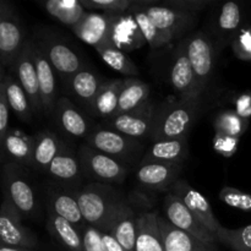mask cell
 <instances>
[{
    "mask_svg": "<svg viewBox=\"0 0 251 251\" xmlns=\"http://www.w3.org/2000/svg\"><path fill=\"white\" fill-rule=\"evenodd\" d=\"M199 109V98H180L172 104H166L156 113L151 137L154 142L163 140L184 139L188 136L196 119Z\"/></svg>",
    "mask_w": 251,
    "mask_h": 251,
    "instance_id": "6da1fadb",
    "label": "cell"
},
{
    "mask_svg": "<svg viewBox=\"0 0 251 251\" xmlns=\"http://www.w3.org/2000/svg\"><path fill=\"white\" fill-rule=\"evenodd\" d=\"M77 201L86 223L104 232L108 221L123 200L107 185L90 184L81 189Z\"/></svg>",
    "mask_w": 251,
    "mask_h": 251,
    "instance_id": "7a4b0ae2",
    "label": "cell"
},
{
    "mask_svg": "<svg viewBox=\"0 0 251 251\" xmlns=\"http://www.w3.org/2000/svg\"><path fill=\"white\" fill-rule=\"evenodd\" d=\"M24 28L15 16L11 5L2 0L0 2V59L2 68H12L25 43Z\"/></svg>",
    "mask_w": 251,
    "mask_h": 251,
    "instance_id": "3957f363",
    "label": "cell"
},
{
    "mask_svg": "<svg viewBox=\"0 0 251 251\" xmlns=\"http://www.w3.org/2000/svg\"><path fill=\"white\" fill-rule=\"evenodd\" d=\"M4 188L6 198L22 216L32 217L37 211V199L33 188L19 166L11 163L4 168Z\"/></svg>",
    "mask_w": 251,
    "mask_h": 251,
    "instance_id": "277c9868",
    "label": "cell"
},
{
    "mask_svg": "<svg viewBox=\"0 0 251 251\" xmlns=\"http://www.w3.org/2000/svg\"><path fill=\"white\" fill-rule=\"evenodd\" d=\"M22 215L7 199L0 208V242L10 247L32 249L37 247L38 239L32 230L22 225Z\"/></svg>",
    "mask_w": 251,
    "mask_h": 251,
    "instance_id": "5b68a950",
    "label": "cell"
},
{
    "mask_svg": "<svg viewBox=\"0 0 251 251\" xmlns=\"http://www.w3.org/2000/svg\"><path fill=\"white\" fill-rule=\"evenodd\" d=\"M80 163L87 176L109 183H123L126 176V168L117 158L102 153L90 146L80 151Z\"/></svg>",
    "mask_w": 251,
    "mask_h": 251,
    "instance_id": "8992f818",
    "label": "cell"
},
{
    "mask_svg": "<svg viewBox=\"0 0 251 251\" xmlns=\"http://www.w3.org/2000/svg\"><path fill=\"white\" fill-rule=\"evenodd\" d=\"M163 207L167 220L174 227L194 235V237L205 243H210V244H217L218 243L216 235L212 234L207 228L203 227L200 221L186 207L185 203L173 193L167 194V196L164 198Z\"/></svg>",
    "mask_w": 251,
    "mask_h": 251,
    "instance_id": "52a82bcc",
    "label": "cell"
},
{
    "mask_svg": "<svg viewBox=\"0 0 251 251\" xmlns=\"http://www.w3.org/2000/svg\"><path fill=\"white\" fill-rule=\"evenodd\" d=\"M33 47V42L27 39L21 53L17 56L16 61L12 66V70L15 71L17 80L21 83L22 88L28 97L32 110L33 113L38 114V113L43 112V105H42L41 91H39L38 75H37L36 65H34Z\"/></svg>",
    "mask_w": 251,
    "mask_h": 251,
    "instance_id": "ba28073f",
    "label": "cell"
},
{
    "mask_svg": "<svg viewBox=\"0 0 251 251\" xmlns=\"http://www.w3.org/2000/svg\"><path fill=\"white\" fill-rule=\"evenodd\" d=\"M156 113V108L147 102L137 109L110 118L108 119V124L114 131L120 132L131 139H137L145 135H151Z\"/></svg>",
    "mask_w": 251,
    "mask_h": 251,
    "instance_id": "9c48e42d",
    "label": "cell"
},
{
    "mask_svg": "<svg viewBox=\"0 0 251 251\" xmlns=\"http://www.w3.org/2000/svg\"><path fill=\"white\" fill-rule=\"evenodd\" d=\"M171 189L172 193L178 196L185 203L186 207L200 221L201 225L207 228L212 234L216 235V233L222 227V225L218 222L207 199L202 194L199 193L198 190L191 188L188 181L183 180V179H178Z\"/></svg>",
    "mask_w": 251,
    "mask_h": 251,
    "instance_id": "30bf717a",
    "label": "cell"
},
{
    "mask_svg": "<svg viewBox=\"0 0 251 251\" xmlns=\"http://www.w3.org/2000/svg\"><path fill=\"white\" fill-rule=\"evenodd\" d=\"M185 51L203 92L210 82L215 64V49L212 43L205 34L198 33L188 42Z\"/></svg>",
    "mask_w": 251,
    "mask_h": 251,
    "instance_id": "8fae6325",
    "label": "cell"
},
{
    "mask_svg": "<svg viewBox=\"0 0 251 251\" xmlns=\"http://www.w3.org/2000/svg\"><path fill=\"white\" fill-rule=\"evenodd\" d=\"M115 16L87 11L80 24L73 29L75 36L85 43L98 48L112 43V27Z\"/></svg>",
    "mask_w": 251,
    "mask_h": 251,
    "instance_id": "7c38bea8",
    "label": "cell"
},
{
    "mask_svg": "<svg viewBox=\"0 0 251 251\" xmlns=\"http://www.w3.org/2000/svg\"><path fill=\"white\" fill-rule=\"evenodd\" d=\"M90 147L113 158H126L140 147L136 139L114 131L112 129H97L88 136Z\"/></svg>",
    "mask_w": 251,
    "mask_h": 251,
    "instance_id": "4fadbf2b",
    "label": "cell"
},
{
    "mask_svg": "<svg viewBox=\"0 0 251 251\" xmlns=\"http://www.w3.org/2000/svg\"><path fill=\"white\" fill-rule=\"evenodd\" d=\"M171 83L173 90L184 100L200 98L202 93L185 49L180 48L174 58L171 70Z\"/></svg>",
    "mask_w": 251,
    "mask_h": 251,
    "instance_id": "5bb4252c",
    "label": "cell"
},
{
    "mask_svg": "<svg viewBox=\"0 0 251 251\" xmlns=\"http://www.w3.org/2000/svg\"><path fill=\"white\" fill-rule=\"evenodd\" d=\"M112 234L127 251H135L137 235V217L124 201L119 203L105 226L104 232Z\"/></svg>",
    "mask_w": 251,
    "mask_h": 251,
    "instance_id": "9a60e30c",
    "label": "cell"
},
{
    "mask_svg": "<svg viewBox=\"0 0 251 251\" xmlns=\"http://www.w3.org/2000/svg\"><path fill=\"white\" fill-rule=\"evenodd\" d=\"M48 58L54 70L64 78H73L75 74L81 71V59L73 48L60 39H47L39 46Z\"/></svg>",
    "mask_w": 251,
    "mask_h": 251,
    "instance_id": "2e32d148",
    "label": "cell"
},
{
    "mask_svg": "<svg viewBox=\"0 0 251 251\" xmlns=\"http://www.w3.org/2000/svg\"><path fill=\"white\" fill-rule=\"evenodd\" d=\"M164 251H220L217 244H210L174 227L166 218L158 217Z\"/></svg>",
    "mask_w": 251,
    "mask_h": 251,
    "instance_id": "e0dca14e",
    "label": "cell"
},
{
    "mask_svg": "<svg viewBox=\"0 0 251 251\" xmlns=\"http://www.w3.org/2000/svg\"><path fill=\"white\" fill-rule=\"evenodd\" d=\"M33 59L34 65H36L37 75H38L39 91H41L43 112L47 115L54 114L55 113L56 102H58L54 69L51 66V64L49 63L48 58L43 53L41 47L37 46V44H34L33 47Z\"/></svg>",
    "mask_w": 251,
    "mask_h": 251,
    "instance_id": "ac0fdd59",
    "label": "cell"
},
{
    "mask_svg": "<svg viewBox=\"0 0 251 251\" xmlns=\"http://www.w3.org/2000/svg\"><path fill=\"white\" fill-rule=\"evenodd\" d=\"M144 10L152 20V22L158 27V29H161L171 38H174L178 34L185 32L195 22L194 15L184 14V12L176 11L171 7L161 6V5H151V6L144 7Z\"/></svg>",
    "mask_w": 251,
    "mask_h": 251,
    "instance_id": "d6986e66",
    "label": "cell"
},
{
    "mask_svg": "<svg viewBox=\"0 0 251 251\" xmlns=\"http://www.w3.org/2000/svg\"><path fill=\"white\" fill-rule=\"evenodd\" d=\"M181 164L145 163L140 164L136 172V179L145 188L153 190H166L178 180Z\"/></svg>",
    "mask_w": 251,
    "mask_h": 251,
    "instance_id": "ffe728a7",
    "label": "cell"
},
{
    "mask_svg": "<svg viewBox=\"0 0 251 251\" xmlns=\"http://www.w3.org/2000/svg\"><path fill=\"white\" fill-rule=\"evenodd\" d=\"M112 44L123 51H131L146 43L134 15L115 16L112 27Z\"/></svg>",
    "mask_w": 251,
    "mask_h": 251,
    "instance_id": "44dd1931",
    "label": "cell"
},
{
    "mask_svg": "<svg viewBox=\"0 0 251 251\" xmlns=\"http://www.w3.org/2000/svg\"><path fill=\"white\" fill-rule=\"evenodd\" d=\"M188 157V137L176 140H163L152 145L142 159L145 163L181 164Z\"/></svg>",
    "mask_w": 251,
    "mask_h": 251,
    "instance_id": "7402d4cb",
    "label": "cell"
},
{
    "mask_svg": "<svg viewBox=\"0 0 251 251\" xmlns=\"http://www.w3.org/2000/svg\"><path fill=\"white\" fill-rule=\"evenodd\" d=\"M54 114L56 115L61 129L68 135L74 137H83L87 135L90 127L87 119L68 97L58 98Z\"/></svg>",
    "mask_w": 251,
    "mask_h": 251,
    "instance_id": "603a6c76",
    "label": "cell"
},
{
    "mask_svg": "<svg viewBox=\"0 0 251 251\" xmlns=\"http://www.w3.org/2000/svg\"><path fill=\"white\" fill-rule=\"evenodd\" d=\"M158 217L156 212L142 213L137 217L135 251H164Z\"/></svg>",
    "mask_w": 251,
    "mask_h": 251,
    "instance_id": "cb8c5ba5",
    "label": "cell"
},
{
    "mask_svg": "<svg viewBox=\"0 0 251 251\" xmlns=\"http://www.w3.org/2000/svg\"><path fill=\"white\" fill-rule=\"evenodd\" d=\"M47 228L68 251H85L82 234L78 232L77 228L50 210L47 216Z\"/></svg>",
    "mask_w": 251,
    "mask_h": 251,
    "instance_id": "d4e9b609",
    "label": "cell"
},
{
    "mask_svg": "<svg viewBox=\"0 0 251 251\" xmlns=\"http://www.w3.org/2000/svg\"><path fill=\"white\" fill-rule=\"evenodd\" d=\"M49 203H50V211L55 215L60 216L64 220L73 223L76 228H83L87 225L81 212L80 205H78L77 196H74L69 191L53 190L49 193Z\"/></svg>",
    "mask_w": 251,
    "mask_h": 251,
    "instance_id": "484cf974",
    "label": "cell"
},
{
    "mask_svg": "<svg viewBox=\"0 0 251 251\" xmlns=\"http://www.w3.org/2000/svg\"><path fill=\"white\" fill-rule=\"evenodd\" d=\"M65 149L59 137L50 131H43L34 139V153L32 166L41 172H48L51 162Z\"/></svg>",
    "mask_w": 251,
    "mask_h": 251,
    "instance_id": "4316f807",
    "label": "cell"
},
{
    "mask_svg": "<svg viewBox=\"0 0 251 251\" xmlns=\"http://www.w3.org/2000/svg\"><path fill=\"white\" fill-rule=\"evenodd\" d=\"M149 97L150 86L147 83L135 77L125 78L115 115L129 113L131 110L142 107L149 102Z\"/></svg>",
    "mask_w": 251,
    "mask_h": 251,
    "instance_id": "83f0119b",
    "label": "cell"
},
{
    "mask_svg": "<svg viewBox=\"0 0 251 251\" xmlns=\"http://www.w3.org/2000/svg\"><path fill=\"white\" fill-rule=\"evenodd\" d=\"M2 144V149L16 163L31 164L33 162L34 139L20 130L7 132Z\"/></svg>",
    "mask_w": 251,
    "mask_h": 251,
    "instance_id": "f1b7e54d",
    "label": "cell"
},
{
    "mask_svg": "<svg viewBox=\"0 0 251 251\" xmlns=\"http://www.w3.org/2000/svg\"><path fill=\"white\" fill-rule=\"evenodd\" d=\"M123 85H124V80H119V78L104 81L92 104L93 112L100 117L108 118V119L114 117L118 109V104H119Z\"/></svg>",
    "mask_w": 251,
    "mask_h": 251,
    "instance_id": "f546056e",
    "label": "cell"
},
{
    "mask_svg": "<svg viewBox=\"0 0 251 251\" xmlns=\"http://www.w3.org/2000/svg\"><path fill=\"white\" fill-rule=\"evenodd\" d=\"M1 81L5 85V91H6V97L9 100L10 108L15 112V114L22 120V122H29L32 117L31 103H29L28 97L26 92L22 88L21 83L19 80H15L11 75H5L4 69L1 71Z\"/></svg>",
    "mask_w": 251,
    "mask_h": 251,
    "instance_id": "4dcf8cb0",
    "label": "cell"
},
{
    "mask_svg": "<svg viewBox=\"0 0 251 251\" xmlns=\"http://www.w3.org/2000/svg\"><path fill=\"white\" fill-rule=\"evenodd\" d=\"M47 12L61 24L71 28L80 24L86 15V9L76 0H48L44 2Z\"/></svg>",
    "mask_w": 251,
    "mask_h": 251,
    "instance_id": "1f68e13d",
    "label": "cell"
},
{
    "mask_svg": "<svg viewBox=\"0 0 251 251\" xmlns=\"http://www.w3.org/2000/svg\"><path fill=\"white\" fill-rule=\"evenodd\" d=\"M97 53L100 54V58L103 59L105 64L113 70L118 71V73L123 74L129 77H134V76L139 75V69L137 66L132 63L131 59L126 55L123 50L114 46V44H105V46H100L96 48Z\"/></svg>",
    "mask_w": 251,
    "mask_h": 251,
    "instance_id": "d6a6232c",
    "label": "cell"
},
{
    "mask_svg": "<svg viewBox=\"0 0 251 251\" xmlns=\"http://www.w3.org/2000/svg\"><path fill=\"white\" fill-rule=\"evenodd\" d=\"M100 78L90 70H81L71 78V88L77 98L92 107L100 86Z\"/></svg>",
    "mask_w": 251,
    "mask_h": 251,
    "instance_id": "836d02e7",
    "label": "cell"
},
{
    "mask_svg": "<svg viewBox=\"0 0 251 251\" xmlns=\"http://www.w3.org/2000/svg\"><path fill=\"white\" fill-rule=\"evenodd\" d=\"M80 169H82L80 159L76 158L73 152L64 149L51 162L48 173L56 180L73 181L77 179Z\"/></svg>",
    "mask_w": 251,
    "mask_h": 251,
    "instance_id": "e575fe53",
    "label": "cell"
},
{
    "mask_svg": "<svg viewBox=\"0 0 251 251\" xmlns=\"http://www.w3.org/2000/svg\"><path fill=\"white\" fill-rule=\"evenodd\" d=\"M134 17L136 20L137 25H139L140 29H141V33L144 36L145 41L153 50L161 49L162 47L167 46L173 39L169 36H167L166 33H163L161 29H158V27L152 22L149 15L145 12L144 7L135 11Z\"/></svg>",
    "mask_w": 251,
    "mask_h": 251,
    "instance_id": "d590c367",
    "label": "cell"
},
{
    "mask_svg": "<svg viewBox=\"0 0 251 251\" xmlns=\"http://www.w3.org/2000/svg\"><path fill=\"white\" fill-rule=\"evenodd\" d=\"M217 242L233 251H251V225L238 229L221 227L216 233Z\"/></svg>",
    "mask_w": 251,
    "mask_h": 251,
    "instance_id": "8d00e7d4",
    "label": "cell"
},
{
    "mask_svg": "<svg viewBox=\"0 0 251 251\" xmlns=\"http://www.w3.org/2000/svg\"><path fill=\"white\" fill-rule=\"evenodd\" d=\"M216 132H222V134L230 135V136L239 137L247 131L249 123L247 119L240 117L235 110H223L213 122Z\"/></svg>",
    "mask_w": 251,
    "mask_h": 251,
    "instance_id": "74e56055",
    "label": "cell"
},
{
    "mask_svg": "<svg viewBox=\"0 0 251 251\" xmlns=\"http://www.w3.org/2000/svg\"><path fill=\"white\" fill-rule=\"evenodd\" d=\"M81 5L86 11H102L110 16H120L129 9L137 6L134 0H81Z\"/></svg>",
    "mask_w": 251,
    "mask_h": 251,
    "instance_id": "f35d334b",
    "label": "cell"
},
{
    "mask_svg": "<svg viewBox=\"0 0 251 251\" xmlns=\"http://www.w3.org/2000/svg\"><path fill=\"white\" fill-rule=\"evenodd\" d=\"M242 22V11L237 2L228 1L223 4L218 16V27L225 33L235 32Z\"/></svg>",
    "mask_w": 251,
    "mask_h": 251,
    "instance_id": "ab89813d",
    "label": "cell"
},
{
    "mask_svg": "<svg viewBox=\"0 0 251 251\" xmlns=\"http://www.w3.org/2000/svg\"><path fill=\"white\" fill-rule=\"evenodd\" d=\"M220 200L229 207L251 212V194L240 191L232 186H225L220 191Z\"/></svg>",
    "mask_w": 251,
    "mask_h": 251,
    "instance_id": "60d3db41",
    "label": "cell"
},
{
    "mask_svg": "<svg viewBox=\"0 0 251 251\" xmlns=\"http://www.w3.org/2000/svg\"><path fill=\"white\" fill-rule=\"evenodd\" d=\"M212 2V0H162V1H152V5L171 7V9L176 10V11L195 16L198 12L205 10Z\"/></svg>",
    "mask_w": 251,
    "mask_h": 251,
    "instance_id": "b9f144b4",
    "label": "cell"
},
{
    "mask_svg": "<svg viewBox=\"0 0 251 251\" xmlns=\"http://www.w3.org/2000/svg\"><path fill=\"white\" fill-rule=\"evenodd\" d=\"M239 140V137L230 136V135L222 134V132H215V136H213V150L220 156L230 158L237 152Z\"/></svg>",
    "mask_w": 251,
    "mask_h": 251,
    "instance_id": "7bdbcfd3",
    "label": "cell"
},
{
    "mask_svg": "<svg viewBox=\"0 0 251 251\" xmlns=\"http://www.w3.org/2000/svg\"><path fill=\"white\" fill-rule=\"evenodd\" d=\"M235 55L242 60H251V27L239 31L232 42Z\"/></svg>",
    "mask_w": 251,
    "mask_h": 251,
    "instance_id": "ee69618b",
    "label": "cell"
},
{
    "mask_svg": "<svg viewBox=\"0 0 251 251\" xmlns=\"http://www.w3.org/2000/svg\"><path fill=\"white\" fill-rule=\"evenodd\" d=\"M85 251H107L102 239V232L91 226H86L82 233Z\"/></svg>",
    "mask_w": 251,
    "mask_h": 251,
    "instance_id": "f6af8a7d",
    "label": "cell"
},
{
    "mask_svg": "<svg viewBox=\"0 0 251 251\" xmlns=\"http://www.w3.org/2000/svg\"><path fill=\"white\" fill-rule=\"evenodd\" d=\"M10 104L6 97V91L2 81H0V141H4L9 132Z\"/></svg>",
    "mask_w": 251,
    "mask_h": 251,
    "instance_id": "bcb514c9",
    "label": "cell"
},
{
    "mask_svg": "<svg viewBox=\"0 0 251 251\" xmlns=\"http://www.w3.org/2000/svg\"><path fill=\"white\" fill-rule=\"evenodd\" d=\"M235 112L244 119L251 118V95L245 93V95L239 96L235 100Z\"/></svg>",
    "mask_w": 251,
    "mask_h": 251,
    "instance_id": "7dc6e473",
    "label": "cell"
},
{
    "mask_svg": "<svg viewBox=\"0 0 251 251\" xmlns=\"http://www.w3.org/2000/svg\"><path fill=\"white\" fill-rule=\"evenodd\" d=\"M102 239L105 248H107V251H127L112 234H109V233H102Z\"/></svg>",
    "mask_w": 251,
    "mask_h": 251,
    "instance_id": "c3c4849f",
    "label": "cell"
},
{
    "mask_svg": "<svg viewBox=\"0 0 251 251\" xmlns=\"http://www.w3.org/2000/svg\"><path fill=\"white\" fill-rule=\"evenodd\" d=\"M0 251H34V250H32V249H26V248L10 247V245L1 244V245H0Z\"/></svg>",
    "mask_w": 251,
    "mask_h": 251,
    "instance_id": "681fc988",
    "label": "cell"
}]
</instances>
